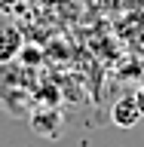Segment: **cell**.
<instances>
[{
    "instance_id": "obj_3",
    "label": "cell",
    "mask_w": 144,
    "mask_h": 147,
    "mask_svg": "<svg viewBox=\"0 0 144 147\" xmlns=\"http://www.w3.org/2000/svg\"><path fill=\"white\" fill-rule=\"evenodd\" d=\"M31 126H34L43 138H58V132H62V119H58V113H49L46 119L37 113V117H31Z\"/></svg>"
},
{
    "instance_id": "obj_2",
    "label": "cell",
    "mask_w": 144,
    "mask_h": 147,
    "mask_svg": "<svg viewBox=\"0 0 144 147\" xmlns=\"http://www.w3.org/2000/svg\"><path fill=\"white\" fill-rule=\"evenodd\" d=\"M22 49V34L9 25H0V61H12Z\"/></svg>"
},
{
    "instance_id": "obj_5",
    "label": "cell",
    "mask_w": 144,
    "mask_h": 147,
    "mask_svg": "<svg viewBox=\"0 0 144 147\" xmlns=\"http://www.w3.org/2000/svg\"><path fill=\"white\" fill-rule=\"evenodd\" d=\"M12 3H16V0H0V9H3V12H9V6H12Z\"/></svg>"
},
{
    "instance_id": "obj_1",
    "label": "cell",
    "mask_w": 144,
    "mask_h": 147,
    "mask_svg": "<svg viewBox=\"0 0 144 147\" xmlns=\"http://www.w3.org/2000/svg\"><path fill=\"white\" fill-rule=\"evenodd\" d=\"M141 117H144V113H141V107H138L135 95H123V98H117V104L110 107V119H114V126H120V129L138 126Z\"/></svg>"
},
{
    "instance_id": "obj_4",
    "label": "cell",
    "mask_w": 144,
    "mask_h": 147,
    "mask_svg": "<svg viewBox=\"0 0 144 147\" xmlns=\"http://www.w3.org/2000/svg\"><path fill=\"white\" fill-rule=\"evenodd\" d=\"M135 98H138V107H141V113H144V86L135 92Z\"/></svg>"
}]
</instances>
